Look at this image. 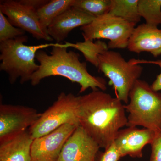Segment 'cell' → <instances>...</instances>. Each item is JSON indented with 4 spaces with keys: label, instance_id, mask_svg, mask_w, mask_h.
Instances as JSON below:
<instances>
[{
    "label": "cell",
    "instance_id": "cell-4",
    "mask_svg": "<svg viewBox=\"0 0 161 161\" xmlns=\"http://www.w3.org/2000/svg\"><path fill=\"white\" fill-rule=\"evenodd\" d=\"M129 113L127 127L140 126L161 132V92L153 91L147 81L138 79L129 94V102L124 105Z\"/></svg>",
    "mask_w": 161,
    "mask_h": 161
},
{
    "label": "cell",
    "instance_id": "cell-14",
    "mask_svg": "<svg viewBox=\"0 0 161 161\" xmlns=\"http://www.w3.org/2000/svg\"><path fill=\"white\" fill-rule=\"evenodd\" d=\"M127 49L137 54L147 52L158 58L161 55V29L146 23L140 24L133 31Z\"/></svg>",
    "mask_w": 161,
    "mask_h": 161
},
{
    "label": "cell",
    "instance_id": "cell-17",
    "mask_svg": "<svg viewBox=\"0 0 161 161\" xmlns=\"http://www.w3.org/2000/svg\"><path fill=\"white\" fill-rule=\"evenodd\" d=\"M109 12L112 15L130 22L136 23L140 22L138 12V0H111Z\"/></svg>",
    "mask_w": 161,
    "mask_h": 161
},
{
    "label": "cell",
    "instance_id": "cell-12",
    "mask_svg": "<svg viewBox=\"0 0 161 161\" xmlns=\"http://www.w3.org/2000/svg\"><path fill=\"white\" fill-rule=\"evenodd\" d=\"M157 134L146 128L127 127L119 131L114 143L121 158L128 155L133 158H141L144 147L151 144Z\"/></svg>",
    "mask_w": 161,
    "mask_h": 161
},
{
    "label": "cell",
    "instance_id": "cell-1",
    "mask_svg": "<svg viewBox=\"0 0 161 161\" xmlns=\"http://www.w3.org/2000/svg\"><path fill=\"white\" fill-rule=\"evenodd\" d=\"M78 118L79 126L104 150L128 121L122 102L99 90L79 96Z\"/></svg>",
    "mask_w": 161,
    "mask_h": 161
},
{
    "label": "cell",
    "instance_id": "cell-21",
    "mask_svg": "<svg viewBox=\"0 0 161 161\" xmlns=\"http://www.w3.org/2000/svg\"><path fill=\"white\" fill-rule=\"evenodd\" d=\"M26 32L15 27L0 11V42L25 36Z\"/></svg>",
    "mask_w": 161,
    "mask_h": 161
},
{
    "label": "cell",
    "instance_id": "cell-20",
    "mask_svg": "<svg viewBox=\"0 0 161 161\" xmlns=\"http://www.w3.org/2000/svg\"><path fill=\"white\" fill-rule=\"evenodd\" d=\"M111 3V0H75L73 7L96 18L108 13Z\"/></svg>",
    "mask_w": 161,
    "mask_h": 161
},
{
    "label": "cell",
    "instance_id": "cell-18",
    "mask_svg": "<svg viewBox=\"0 0 161 161\" xmlns=\"http://www.w3.org/2000/svg\"><path fill=\"white\" fill-rule=\"evenodd\" d=\"M69 47L78 49L83 54L86 61L95 67L98 68V56L105 51L108 50V44L100 40L94 42L91 40H84L75 43L69 42Z\"/></svg>",
    "mask_w": 161,
    "mask_h": 161
},
{
    "label": "cell",
    "instance_id": "cell-23",
    "mask_svg": "<svg viewBox=\"0 0 161 161\" xmlns=\"http://www.w3.org/2000/svg\"><path fill=\"white\" fill-rule=\"evenodd\" d=\"M121 157L114 142L105 149L104 151L99 152L97 161H119Z\"/></svg>",
    "mask_w": 161,
    "mask_h": 161
},
{
    "label": "cell",
    "instance_id": "cell-22",
    "mask_svg": "<svg viewBox=\"0 0 161 161\" xmlns=\"http://www.w3.org/2000/svg\"><path fill=\"white\" fill-rule=\"evenodd\" d=\"M129 60L133 64H153L158 65L160 68V73L157 76L155 80L150 86L153 91L158 92L161 91V60H149L132 58Z\"/></svg>",
    "mask_w": 161,
    "mask_h": 161
},
{
    "label": "cell",
    "instance_id": "cell-13",
    "mask_svg": "<svg viewBox=\"0 0 161 161\" xmlns=\"http://www.w3.org/2000/svg\"><path fill=\"white\" fill-rule=\"evenodd\" d=\"M95 18L72 7L56 18L48 26V34L57 43L67 38L73 30L91 23Z\"/></svg>",
    "mask_w": 161,
    "mask_h": 161
},
{
    "label": "cell",
    "instance_id": "cell-7",
    "mask_svg": "<svg viewBox=\"0 0 161 161\" xmlns=\"http://www.w3.org/2000/svg\"><path fill=\"white\" fill-rule=\"evenodd\" d=\"M136 24L110 14L95 18L80 30L84 40L107 39L108 49L127 48Z\"/></svg>",
    "mask_w": 161,
    "mask_h": 161
},
{
    "label": "cell",
    "instance_id": "cell-3",
    "mask_svg": "<svg viewBox=\"0 0 161 161\" xmlns=\"http://www.w3.org/2000/svg\"><path fill=\"white\" fill-rule=\"evenodd\" d=\"M28 37L22 36L0 42V70L8 75L9 82L14 84L20 78V83L30 81L31 76L39 68L36 63L38 51L57 46L59 43H48L27 45Z\"/></svg>",
    "mask_w": 161,
    "mask_h": 161
},
{
    "label": "cell",
    "instance_id": "cell-11",
    "mask_svg": "<svg viewBox=\"0 0 161 161\" xmlns=\"http://www.w3.org/2000/svg\"><path fill=\"white\" fill-rule=\"evenodd\" d=\"M100 149L79 125L64 144L58 161H97Z\"/></svg>",
    "mask_w": 161,
    "mask_h": 161
},
{
    "label": "cell",
    "instance_id": "cell-5",
    "mask_svg": "<svg viewBox=\"0 0 161 161\" xmlns=\"http://www.w3.org/2000/svg\"><path fill=\"white\" fill-rule=\"evenodd\" d=\"M98 60L97 68L109 79V84L115 90L116 98L129 103L130 91L142 75L143 67L132 64L118 52L109 49L99 54Z\"/></svg>",
    "mask_w": 161,
    "mask_h": 161
},
{
    "label": "cell",
    "instance_id": "cell-16",
    "mask_svg": "<svg viewBox=\"0 0 161 161\" xmlns=\"http://www.w3.org/2000/svg\"><path fill=\"white\" fill-rule=\"evenodd\" d=\"M75 0H52L37 11L40 25L47 32L48 26L60 15L73 7Z\"/></svg>",
    "mask_w": 161,
    "mask_h": 161
},
{
    "label": "cell",
    "instance_id": "cell-15",
    "mask_svg": "<svg viewBox=\"0 0 161 161\" xmlns=\"http://www.w3.org/2000/svg\"><path fill=\"white\" fill-rule=\"evenodd\" d=\"M33 140L28 129L0 141V161H31Z\"/></svg>",
    "mask_w": 161,
    "mask_h": 161
},
{
    "label": "cell",
    "instance_id": "cell-25",
    "mask_svg": "<svg viewBox=\"0 0 161 161\" xmlns=\"http://www.w3.org/2000/svg\"><path fill=\"white\" fill-rule=\"evenodd\" d=\"M19 1L23 5L29 6L36 11L49 2L48 0H20Z\"/></svg>",
    "mask_w": 161,
    "mask_h": 161
},
{
    "label": "cell",
    "instance_id": "cell-10",
    "mask_svg": "<svg viewBox=\"0 0 161 161\" xmlns=\"http://www.w3.org/2000/svg\"><path fill=\"white\" fill-rule=\"evenodd\" d=\"M78 126L66 124L47 135L34 139L31 161H58L64 144Z\"/></svg>",
    "mask_w": 161,
    "mask_h": 161
},
{
    "label": "cell",
    "instance_id": "cell-6",
    "mask_svg": "<svg viewBox=\"0 0 161 161\" xmlns=\"http://www.w3.org/2000/svg\"><path fill=\"white\" fill-rule=\"evenodd\" d=\"M78 101L79 96L61 92L57 100L41 113L40 117L29 128L33 138L47 135L66 124L79 126Z\"/></svg>",
    "mask_w": 161,
    "mask_h": 161
},
{
    "label": "cell",
    "instance_id": "cell-2",
    "mask_svg": "<svg viewBox=\"0 0 161 161\" xmlns=\"http://www.w3.org/2000/svg\"><path fill=\"white\" fill-rule=\"evenodd\" d=\"M69 47L68 42H65L53 47L50 55L42 50L38 51L36 58L39 63V68L31 76V85H38L44 78L59 76L78 83L80 86V93L89 88L92 91L99 89L105 91L106 80L91 75L88 71L86 63L80 61V54L73 51H68Z\"/></svg>",
    "mask_w": 161,
    "mask_h": 161
},
{
    "label": "cell",
    "instance_id": "cell-19",
    "mask_svg": "<svg viewBox=\"0 0 161 161\" xmlns=\"http://www.w3.org/2000/svg\"><path fill=\"white\" fill-rule=\"evenodd\" d=\"M138 12L148 25H161V0H138Z\"/></svg>",
    "mask_w": 161,
    "mask_h": 161
},
{
    "label": "cell",
    "instance_id": "cell-8",
    "mask_svg": "<svg viewBox=\"0 0 161 161\" xmlns=\"http://www.w3.org/2000/svg\"><path fill=\"white\" fill-rule=\"evenodd\" d=\"M0 11L13 26L27 32L37 40H53L40 25L37 11L19 1L6 0L0 3Z\"/></svg>",
    "mask_w": 161,
    "mask_h": 161
},
{
    "label": "cell",
    "instance_id": "cell-9",
    "mask_svg": "<svg viewBox=\"0 0 161 161\" xmlns=\"http://www.w3.org/2000/svg\"><path fill=\"white\" fill-rule=\"evenodd\" d=\"M41 113L23 105H0V141L22 133L29 129Z\"/></svg>",
    "mask_w": 161,
    "mask_h": 161
},
{
    "label": "cell",
    "instance_id": "cell-24",
    "mask_svg": "<svg viewBox=\"0 0 161 161\" xmlns=\"http://www.w3.org/2000/svg\"><path fill=\"white\" fill-rule=\"evenodd\" d=\"M150 145L151 153L150 161H161V132L157 135Z\"/></svg>",
    "mask_w": 161,
    "mask_h": 161
}]
</instances>
